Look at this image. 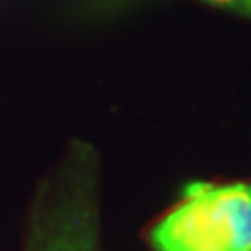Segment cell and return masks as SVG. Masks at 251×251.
Listing matches in <instances>:
<instances>
[{"mask_svg": "<svg viewBox=\"0 0 251 251\" xmlns=\"http://www.w3.org/2000/svg\"><path fill=\"white\" fill-rule=\"evenodd\" d=\"M88 191L67 186V195L44 218L36 251H94L97 220Z\"/></svg>", "mask_w": 251, "mask_h": 251, "instance_id": "cell-2", "label": "cell"}, {"mask_svg": "<svg viewBox=\"0 0 251 251\" xmlns=\"http://www.w3.org/2000/svg\"><path fill=\"white\" fill-rule=\"evenodd\" d=\"M203 2H209L214 6H220V9H228L239 15H245V17H251V0H203Z\"/></svg>", "mask_w": 251, "mask_h": 251, "instance_id": "cell-3", "label": "cell"}, {"mask_svg": "<svg viewBox=\"0 0 251 251\" xmlns=\"http://www.w3.org/2000/svg\"><path fill=\"white\" fill-rule=\"evenodd\" d=\"M149 239L155 251H251V184L188 182Z\"/></svg>", "mask_w": 251, "mask_h": 251, "instance_id": "cell-1", "label": "cell"}]
</instances>
